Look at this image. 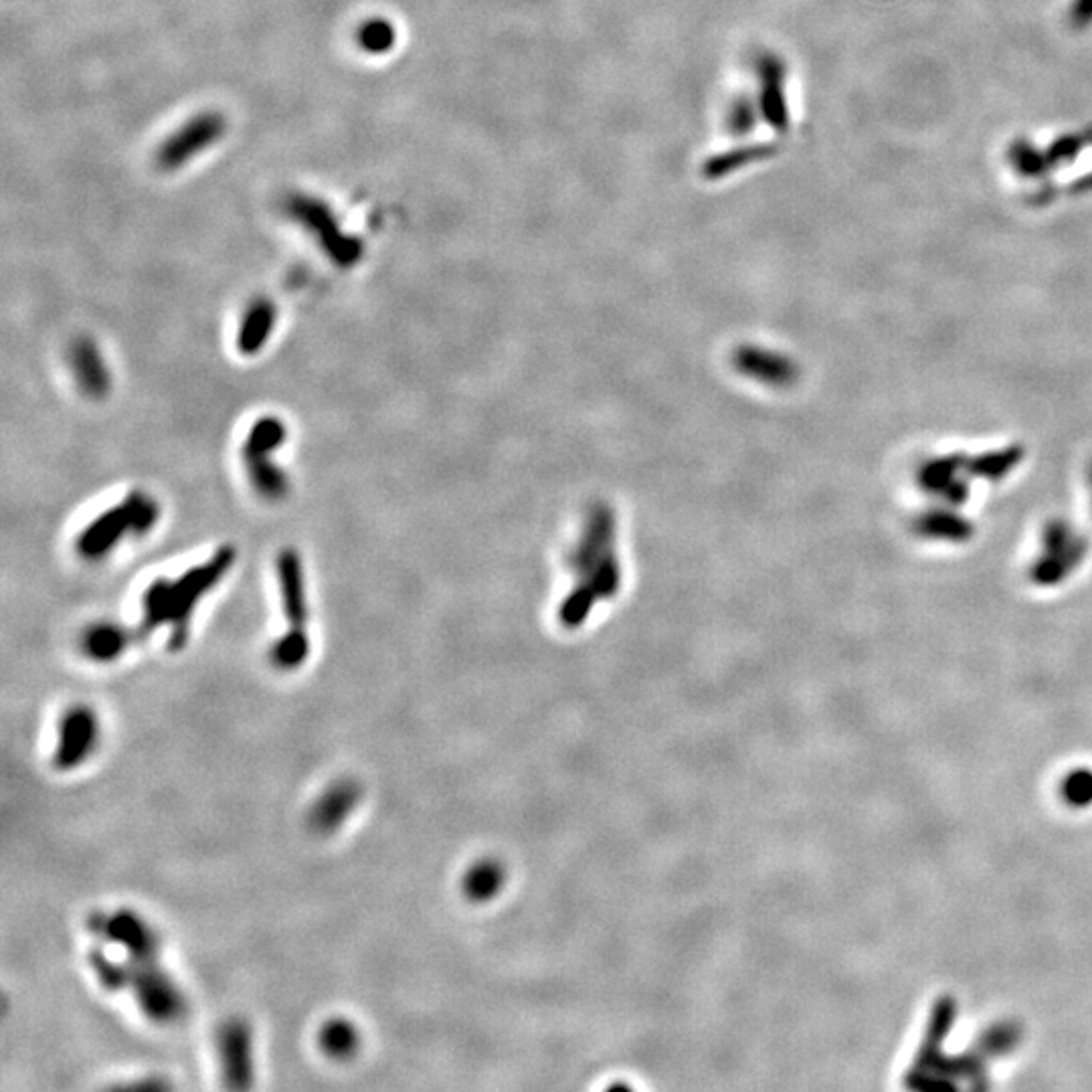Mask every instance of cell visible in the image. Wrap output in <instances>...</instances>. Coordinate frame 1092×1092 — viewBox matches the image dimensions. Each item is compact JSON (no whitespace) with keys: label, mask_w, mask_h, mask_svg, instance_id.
<instances>
[{"label":"cell","mask_w":1092,"mask_h":1092,"mask_svg":"<svg viewBox=\"0 0 1092 1092\" xmlns=\"http://www.w3.org/2000/svg\"><path fill=\"white\" fill-rule=\"evenodd\" d=\"M235 559L231 548H223L210 563L189 571L176 583L156 581L144 595V618L140 623V636H149L160 625H172V648H183L189 636V622L197 602L207 593L213 584L221 579V575L231 566Z\"/></svg>","instance_id":"obj_2"},{"label":"cell","mask_w":1092,"mask_h":1092,"mask_svg":"<svg viewBox=\"0 0 1092 1092\" xmlns=\"http://www.w3.org/2000/svg\"><path fill=\"white\" fill-rule=\"evenodd\" d=\"M74 362H76L77 377L88 393L99 395L108 389L106 369L102 366V360H99V355L92 342L83 340L77 344Z\"/></svg>","instance_id":"obj_12"},{"label":"cell","mask_w":1092,"mask_h":1092,"mask_svg":"<svg viewBox=\"0 0 1092 1092\" xmlns=\"http://www.w3.org/2000/svg\"><path fill=\"white\" fill-rule=\"evenodd\" d=\"M285 430L278 419H262L253 425L247 439L246 457H267L282 446Z\"/></svg>","instance_id":"obj_14"},{"label":"cell","mask_w":1092,"mask_h":1092,"mask_svg":"<svg viewBox=\"0 0 1092 1092\" xmlns=\"http://www.w3.org/2000/svg\"><path fill=\"white\" fill-rule=\"evenodd\" d=\"M88 926L99 941L120 945L126 953L124 963H118L94 945L90 965L106 989L132 992L144 1014L154 1021L172 1024L187 1014V999L160 965V942L149 923L132 910H115L112 915L95 912Z\"/></svg>","instance_id":"obj_1"},{"label":"cell","mask_w":1092,"mask_h":1092,"mask_svg":"<svg viewBox=\"0 0 1092 1092\" xmlns=\"http://www.w3.org/2000/svg\"><path fill=\"white\" fill-rule=\"evenodd\" d=\"M754 110L749 102H738L731 112V132L749 134L754 128Z\"/></svg>","instance_id":"obj_15"},{"label":"cell","mask_w":1092,"mask_h":1092,"mask_svg":"<svg viewBox=\"0 0 1092 1092\" xmlns=\"http://www.w3.org/2000/svg\"><path fill=\"white\" fill-rule=\"evenodd\" d=\"M360 801V787L350 779H342L322 793L310 811V824L321 833H332L350 817Z\"/></svg>","instance_id":"obj_6"},{"label":"cell","mask_w":1092,"mask_h":1092,"mask_svg":"<svg viewBox=\"0 0 1092 1092\" xmlns=\"http://www.w3.org/2000/svg\"><path fill=\"white\" fill-rule=\"evenodd\" d=\"M158 509L151 498L140 494L130 496L118 509L108 510L94 520L90 528L79 536V550L85 557H99L108 552L124 532L144 534L156 522Z\"/></svg>","instance_id":"obj_3"},{"label":"cell","mask_w":1092,"mask_h":1092,"mask_svg":"<svg viewBox=\"0 0 1092 1092\" xmlns=\"http://www.w3.org/2000/svg\"><path fill=\"white\" fill-rule=\"evenodd\" d=\"M321 1048L330 1056V1058H350V1056L357 1052L358 1042V1030L348 1021V1019H330L322 1026Z\"/></svg>","instance_id":"obj_11"},{"label":"cell","mask_w":1092,"mask_h":1092,"mask_svg":"<svg viewBox=\"0 0 1092 1092\" xmlns=\"http://www.w3.org/2000/svg\"><path fill=\"white\" fill-rule=\"evenodd\" d=\"M99 740V722L94 711L88 706H76L67 711L59 724V743L56 749V763L59 769L72 771L77 765L85 763L94 753Z\"/></svg>","instance_id":"obj_5"},{"label":"cell","mask_w":1092,"mask_h":1092,"mask_svg":"<svg viewBox=\"0 0 1092 1092\" xmlns=\"http://www.w3.org/2000/svg\"><path fill=\"white\" fill-rule=\"evenodd\" d=\"M771 154L773 149L769 146H749V149H740V151L729 152V154H720L706 162L704 176L706 178H722V176L743 169V167H749L753 162H759Z\"/></svg>","instance_id":"obj_13"},{"label":"cell","mask_w":1092,"mask_h":1092,"mask_svg":"<svg viewBox=\"0 0 1092 1092\" xmlns=\"http://www.w3.org/2000/svg\"><path fill=\"white\" fill-rule=\"evenodd\" d=\"M130 638H132V634H128L122 627L95 625L83 638V650L90 658L97 659V661H110V659L118 658L132 643Z\"/></svg>","instance_id":"obj_9"},{"label":"cell","mask_w":1092,"mask_h":1092,"mask_svg":"<svg viewBox=\"0 0 1092 1092\" xmlns=\"http://www.w3.org/2000/svg\"><path fill=\"white\" fill-rule=\"evenodd\" d=\"M783 74H785L783 65L773 57H765L759 63L761 110H763L765 120L779 132H783L790 124V115L785 108V95H783Z\"/></svg>","instance_id":"obj_8"},{"label":"cell","mask_w":1092,"mask_h":1092,"mask_svg":"<svg viewBox=\"0 0 1092 1092\" xmlns=\"http://www.w3.org/2000/svg\"><path fill=\"white\" fill-rule=\"evenodd\" d=\"M217 1052L225 1087L249 1089L253 1085V1040L246 1019L233 1017L221 1026Z\"/></svg>","instance_id":"obj_4"},{"label":"cell","mask_w":1092,"mask_h":1092,"mask_svg":"<svg viewBox=\"0 0 1092 1092\" xmlns=\"http://www.w3.org/2000/svg\"><path fill=\"white\" fill-rule=\"evenodd\" d=\"M276 321V314H274V308L267 303V301H260L255 303L249 312H247L246 322L241 326V332H239V350L246 353V355H253L258 353L262 346H264L265 340L271 332V326Z\"/></svg>","instance_id":"obj_10"},{"label":"cell","mask_w":1092,"mask_h":1092,"mask_svg":"<svg viewBox=\"0 0 1092 1092\" xmlns=\"http://www.w3.org/2000/svg\"><path fill=\"white\" fill-rule=\"evenodd\" d=\"M280 583H282L283 611L287 615L290 629L283 636L308 638L306 636V599L301 581L300 559L294 550H285L280 557Z\"/></svg>","instance_id":"obj_7"}]
</instances>
